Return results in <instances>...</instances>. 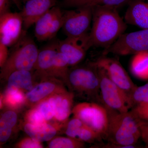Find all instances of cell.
Returning a JSON list of instances; mask_svg holds the SVG:
<instances>
[{"label": "cell", "mask_w": 148, "mask_h": 148, "mask_svg": "<svg viewBox=\"0 0 148 148\" xmlns=\"http://www.w3.org/2000/svg\"><path fill=\"white\" fill-rule=\"evenodd\" d=\"M118 8L112 6L92 7V26L89 33L92 47L106 50L124 34L127 24L120 15Z\"/></svg>", "instance_id": "1"}, {"label": "cell", "mask_w": 148, "mask_h": 148, "mask_svg": "<svg viewBox=\"0 0 148 148\" xmlns=\"http://www.w3.org/2000/svg\"><path fill=\"white\" fill-rule=\"evenodd\" d=\"M108 110L109 124L106 139L123 148H135L141 138L140 121L132 110L120 113Z\"/></svg>", "instance_id": "2"}, {"label": "cell", "mask_w": 148, "mask_h": 148, "mask_svg": "<svg viewBox=\"0 0 148 148\" xmlns=\"http://www.w3.org/2000/svg\"><path fill=\"white\" fill-rule=\"evenodd\" d=\"M14 46L1 69V77L3 79H7L11 74L16 71H32L36 62L39 51L34 40L27 36L26 32Z\"/></svg>", "instance_id": "3"}, {"label": "cell", "mask_w": 148, "mask_h": 148, "mask_svg": "<svg viewBox=\"0 0 148 148\" xmlns=\"http://www.w3.org/2000/svg\"><path fill=\"white\" fill-rule=\"evenodd\" d=\"M73 91L88 98L101 101L100 78L95 62L69 70L66 80Z\"/></svg>", "instance_id": "4"}, {"label": "cell", "mask_w": 148, "mask_h": 148, "mask_svg": "<svg viewBox=\"0 0 148 148\" xmlns=\"http://www.w3.org/2000/svg\"><path fill=\"white\" fill-rule=\"evenodd\" d=\"M72 114L99 133L102 138L106 139L109 114L106 107L98 103L83 102L74 106Z\"/></svg>", "instance_id": "5"}, {"label": "cell", "mask_w": 148, "mask_h": 148, "mask_svg": "<svg viewBox=\"0 0 148 148\" xmlns=\"http://www.w3.org/2000/svg\"><path fill=\"white\" fill-rule=\"evenodd\" d=\"M97 68L100 78L101 101L105 107L118 112H128L131 108L128 95L109 78L103 69L98 66Z\"/></svg>", "instance_id": "6"}, {"label": "cell", "mask_w": 148, "mask_h": 148, "mask_svg": "<svg viewBox=\"0 0 148 148\" xmlns=\"http://www.w3.org/2000/svg\"><path fill=\"white\" fill-rule=\"evenodd\" d=\"M142 51H148V28L123 34L103 54L126 56Z\"/></svg>", "instance_id": "7"}, {"label": "cell", "mask_w": 148, "mask_h": 148, "mask_svg": "<svg viewBox=\"0 0 148 148\" xmlns=\"http://www.w3.org/2000/svg\"><path fill=\"white\" fill-rule=\"evenodd\" d=\"M62 29L67 37L77 38L89 34L92 24V7H84L66 10Z\"/></svg>", "instance_id": "8"}, {"label": "cell", "mask_w": 148, "mask_h": 148, "mask_svg": "<svg viewBox=\"0 0 148 148\" xmlns=\"http://www.w3.org/2000/svg\"><path fill=\"white\" fill-rule=\"evenodd\" d=\"M40 79V82L25 94L24 104L31 108L52 95L67 90L63 81L58 78L46 77Z\"/></svg>", "instance_id": "9"}, {"label": "cell", "mask_w": 148, "mask_h": 148, "mask_svg": "<svg viewBox=\"0 0 148 148\" xmlns=\"http://www.w3.org/2000/svg\"><path fill=\"white\" fill-rule=\"evenodd\" d=\"M26 32L20 12H10L0 16V41L8 47L15 45Z\"/></svg>", "instance_id": "10"}, {"label": "cell", "mask_w": 148, "mask_h": 148, "mask_svg": "<svg viewBox=\"0 0 148 148\" xmlns=\"http://www.w3.org/2000/svg\"><path fill=\"white\" fill-rule=\"evenodd\" d=\"M96 66L103 69L110 79L128 95L137 86L119 61L109 57L100 58L95 62Z\"/></svg>", "instance_id": "11"}, {"label": "cell", "mask_w": 148, "mask_h": 148, "mask_svg": "<svg viewBox=\"0 0 148 148\" xmlns=\"http://www.w3.org/2000/svg\"><path fill=\"white\" fill-rule=\"evenodd\" d=\"M57 47L58 51L66 56L70 66H75L83 60L86 51L92 47L88 34L82 37H67L58 41Z\"/></svg>", "instance_id": "12"}, {"label": "cell", "mask_w": 148, "mask_h": 148, "mask_svg": "<svg viewBox=\"0 0 148 148\" xmlns=\"http://www.w3.org/2000/svg\"><path fill=\"white\" fill-rule=\"evenodd\" d=\"M57 0H25L20 13L23 19L24 30L27 31L37 20L55 6Z\"/></svg>", "instance_id": "13"}, {"label": "cell", "mask_w": 148, "mask_h": 148, "mask_svg": "<svg viewBox=\"0 0 148 148\" xmlns=\"http://www.w3.org/2000/svg\"><path fill=\"white\" fill-rule=\"evenodd\" d=\"M74 98L73 92L66 90L47 98L53 108L55 121L64 123H67L72 113Z\"/></svg>", "instance_id": "14"}, {"label": "cell", "mask_w": 148, "mask_h": 148, "mask_svg": "<svg viewBox=\"0 0 148 148\" xmlns=\"http://www.w3.org/2000/svg\"><path fill=\"white\" fill-rule=\"evenodd\" d=\"M125 14L124 19L127 24L148 28V0H131Z\"/></svg>", "instance_id": "15"}, {"label": "cell", "mask_w": 148, "mask_h": 148, "mask_svg": "<svg viewBox=\"0 0 148 148\" xmlns=\"http://www.w3.org/2000/svg\"><path fill=\"white\" fill-rule=\"evenodd\" d=\"M58 51L57 41L45 47L39 51L34 70L35 76L40 78L53 77L54 58Z\"/></svg>", "instance_id": "16"}, {"label": "cell", "mask_w": 148, "mask_h": 148, "mask_svg": "<svg viewBox=\"0 0 148 148\" xmlns=\"http://www.w3.org/2000/svg\"><path fill=\"white\" fill-rule=\"evenodd\" d=\"M51 124L49 123L45 124L35 125L26 123L24 130L27 135L33 140L40 142H47L53 139L57 131L62 126V124Z\"/></svg>", "instance_id": "17"}, {"label": "cell", "mask_w": 148, "mask_h": 148, "mask_svg": "<svg viewBox=\"0 0 148 148\" xmlns=\"http://www.w3.org/2000/svg\"><path fill=\"white\" fill-rule=\"evenodd\" d=\"M34 78L31 71L23 70L13 72L7 79L6 90H19L29 92L34 87Z\"/></svg>", "instance_id": "18"}, {"label": "cell", "mask_w": 148, "mask_h": 148, "mask_svg": "<svg viewBox=\"0 0 148 148\" xmlns=\"http://www.w3.org/2000/svg\"><path fill=\"white\" fill-rule=\"evenodd\" d=\"M131 0H62L60 5L61 7L67 9L105 5L119 8L127 4Z\"/></svg>", "instance_id": "19"}, {"label": "cell", "mask_w": 148, "mask_h": 148, "mask_svg": "<svg viewBox=\"0 0 148 148\" xmlns=\"http://www.w3.org/2000/svg\"><path fill=\"white\" fill-rule=\"evenodd\" d=\"M58 7H53L40 17L35 23L34 34L37 40H48L51 22Z\"/></svg>", "instance_id": "20"}, {"label": "cell", "mask_w": 148, "mask_h": 148, "mask_svg": "<svg viewBox=\"0 0 148 148\" xmlns=\"http://www.w3.org/2000/svg\"><path fill=\"white\" fill-rule=\"evenodd\" d=\"M134 55L130 63L131 73L139 79H148V51H142Z\"/></svg>", "instance_id": "21"}, {"label": "cell", "mask_w": 148, "mask_h": 148, "mask_svg": "<svg viewBox=\"0 0 148 148\" xmlns=\"http://www.w3.org/2000/svg\"><path fill=\"white\" fill-rule=\"evenodd\" d=\"M17 114L13 111L8 110L2 114L0 119V143H5L10 138L12 130L17 123Z\"/></svg>", "instance_id": "22"}, {"label": "cell", "mask_w": 148, "mask_h": 148, "mask_svg": "<svg viewBox=\"0 0 148 148\" xmlns=\"http://www.w3.org/2000/svg\"><path fill=\"white\" fill-rule=\"evenodd\" d=\"M69 66V61L66 56L58 50L54 58L53 77L66 82Z\"/></svg>", "instance_id": "23"}, {"label": "cell", "mask_w": 148, "mask_h": 148, "mask_svg": "<svg viewBox=\"0 0 148 148\" xmlns=\"http://www.w3.org/2000/svg\"><path fill=\"white\" fill-rule=\"evenodd\" d=\"M84 142L75 138L57 137L50 140L49 148H82L84 147Z\"/></svg>", "instance_id": "24"}, {"label": "cell", "mask_w": 148, "mask_h": 148, "mask_svg": "<svg viewBox=\"0 0 148 148\" xmlns=\"http://www.w3.org/2000/svg\"><path fill=\"white\" fill-rule=\"evenodd\" d=\"M132 108L148 103V82L141 86H136L129 95Z\"/></svg>", "instance_id": "25"}, {"label": "cell", "mask_w": 148, "mask_h": 148, "mask_svg": "<svg viewBox=\"0 0 148 148\" xmlns=\"http://www.w3.org/2000/svg\"><path fill=\"white\" fill-rule=\"evenodd\" d=\"M3 101L11 108H18L25 103V94L21 90H6Z\"/></svg>", "instance_id": "26"}, {"label": "cell", "mask_w": 148, "mask_h": 148, "mask_svg": "<svg viewBox=\"0 0 148 148\" xmlns=\"http://www.w3.org/2000/svg\"><path fill=\"white\" fill-rule=\"evenodd\" d=\"M102 138V137L99 133L84 123L77 137L78 140L87 143H92L95 140H101Z\"/></svg>", "instance_id": "27"}, {"label": "cell", "mask_w": 148, "mask_h": 148, "mask_svg": "<svg viewBox=\"0 0 148 148\" xmlns=\"http://www.w3.org/2000/svg\"><path fill=\"white\" fill-rule=\"evenodd\" d=\"M64 12H62L61 8L58 7L51 22L48 40L53 38L57 34L58 31L62 28L64 23Z\"/></svg>", "instance_id": "28"}, {"label": "cell", "mask_w": 148, "mask_h": 148, "mask_svg": "<svg viewBox=\"0 0 148 148\" xmlns=\"http://www.w3.org/2000/svg\"><path fill=\"white\" fill-rule=\"evenodd\" d=\"M84 124V123L79 119L73 116L67 122L65 133L69 137L77 139L78 134Z\"/></svg>", "instance_id": "29"}, {"label": "cell", "mask_w": 148, "mask_h": 148, "mask_svg": "<svg viewBox=\"0 0 148 148\" xmlns=\"http://www.w3.org/2000/svg\"><path fill=\"white\" fill-rule=\"evenodd\" d=\"M25 119L26 123L38 125L48 123L36 107L31 108L26 114Z\"/></svg>", "instance_id": "30"}, {"label": "cell", "mask_w": 148, "mask_h": 148, "mask_svg": "<svg viewBox=\"0 0 148 148\" xmlns=\"http://www.w3.org/2000/svg\"><path fill=\"white\" fill-rule=\"evenodd\" d=\"M34 107H36L47 121L49 122L52 120L54 121L53 108L47 99L42 101Z\"/></svg>", "instance_id": "31"}, {"label": "cell", "mask_w": 148, "mask_h": 148, "mask_svg": "<svg viewBox=\"0 0 148 148\" xmlns=\"http://www.w3.org/2000/svg\"><path fill=\"white\" fill-rule=\"evenodd\" d=\"M132 111L141 121L148 123V103L136 106Z\"/></svg>", "instance_id": "32"}, {"label": "cell", "mask_w": 148, "mask_h": 148, "mask_svg": "<svg viewBox=\"0 0 148 148\" xmlns=\"http://www.w3.org/2000/svg\"><path fill=\"white\" fill-rule=\"evenodd\" d=\"M18 148H42V143L37 142L30 137L25 138L18 142L15 145Z\"/></svg>", "instance_id": "33"}, {"label": "cell", "mask_w": 148, "mask_h": 148, "mask_svg": "<svg viewBox=\"0 0 148 148\" xmlns=\"http://www.w3.org/2000/svg\"><path fill=\"white\" fill-rule=\"evenodd\" d=\"M8 47L0 41V67L2 68L9 57Z\"/></svg>", "instance_id": "34"}, {"label": "cell", "mask_w": 148, "mask_h": 148, "mask_svg": "<svg viewBox=\"0 0 148 148\" xmlns=\"http://www.w3.org/2000/svg\"><path fill=\"white\" fill-rule=\"evenodd\" d=\"M140 129L141 138L145 144L146 147L148 148V123L140 121Z\"/></svg>", "instance_id": "35"}, {"label": "cell", "mask_w": 148, "mask_h": 148, "mask_svg": "<svg viewBox=\"0 0 148 148\" xmlns=\"http://www.w3.org/2000/svg\"><path fill=\"white\" fill-rule=\"evenodd\" d=\"M10 0H0V16L10 12Z\"/></svg>", "instance_id": "36"}, {"label": "cell", "mask_w": 148, "mask_h": 148, "mask_svg": "<svg viewBox=\"0 0 148 148\" xmlns=\"http://www.w3.org/2000/svg\"><path fill=\"white\" fill-rule=\"evenodd\" d=\"M12 1L16 4V5H17V6L18 7V8L19 9L21 10V6H20L21 2H24V0H12Z\"/></svg>", "instance_id": "37"}, {"label": "cell", "mask_w": 148, "mask_h": 148, "mask_svg": "<svg viewBox=\"0 0 148 148\" xmlns=\"http://www.w3.org/2000/svg\"><path fill=\"white\" fill-rule=\"evenodd\" d=\"M2 98H3V97H1V101H0V103H1V104H0V105H1V106H0V107H1V108H2V107H3V103H2L3 100H2Z\"/></svg>", "instance_id": "38"}, {"label": "cell", "mask_w": 148, "mask_h": 148, "mask_svg": "<svg viewBox=\"0 0 148 148\" xmlns=\"http://www.w3.org/2000/svg\"><path fill=\"white\" fill-rule=\"evenodd\" d=\"M24 1H25V0H24Z\"/></svg>", "instance_id": "39"}]
</instances>
